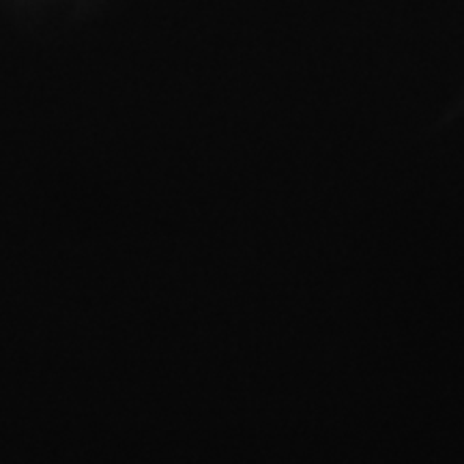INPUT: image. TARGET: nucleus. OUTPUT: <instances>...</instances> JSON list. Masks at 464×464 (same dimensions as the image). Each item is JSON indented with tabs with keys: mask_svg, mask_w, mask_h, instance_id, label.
<instances>
[]
</instances>
